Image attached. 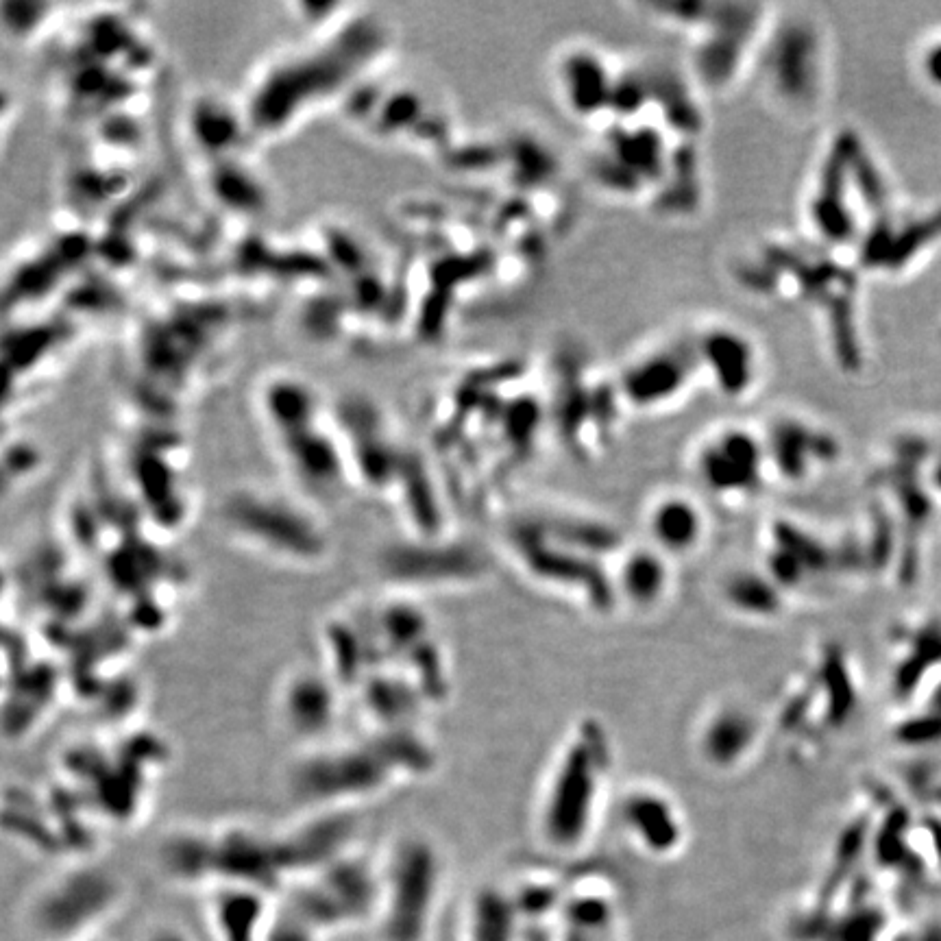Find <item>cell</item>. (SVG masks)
Wrapping results in <instances>:
<instances>
[{
    "label": "cell",
    "instance_id": "25",
    "mask_svg": "<svg viewBox=\"0 0 941 941\" xmlns=\"http://www.w3.org/2000/svg\"><path fill=\"white\" fill-rule=\"evenodd\" d=\"M935 708H937V713H941V687H939V691L935 693Z\"/></svg>",
    "mask_w": 941,
    "mask_h": 941
},
{
    "label": "cell",
    "instance_id": "15",
    "mask_svg": "<svg viewBox=\"0 0 941 941\" xmlns=\"http://www.w3.org/2000/svg\"><path fill=\"white\" fill-rule=\"evenodd\" d=\"M650 532L654 543L667 554H687L702 539V512L687 497H661L650 512Z\"/></svg>",
    "mask_w": 941,
    "mask_h": 941
},
{
    "label": "cell",
    "instance_id": "26",
    "mask_svg": "<svg viewBox=\"0 0 941 941\" xmlns=\"http://www.w3.org/2000/svg\"><path fill=\"white\" fill-rule=\"evenodd\" d=\"M530 941H547V939H545L543 935H539V933H536V935H530Z\"/></svg>",
    "mask_w": 941,
    "mask_h": 941
},
{
    "label": "cell",
    "instance_id": "10",
    "mask_svg": "<svg viewBox=\"0 0 941 941\" xmlns=\"http://www.w3.org/2000/svg\"><path fill=\"white\" fill-rule=\"evenodd\" d=\"M695 351L721 393L739 397L754 386L756 353L752 342L735 329H711L700 345L695 342Z\"/></svg>",
    "mask_w": 941,
    "mask_h": 941
},
{
    "label": "cell",
    "instance_id": "3",
    "mask_svg": "<svg viewBox=\"0 0 941 941\" xmlns=\"http://www.w3.org/2000/svg\"><path fill=\"white\" fill-rule=\"evenodd\" d=\"M125 887L101 867H75L33 896L29 922L44 941H83L120 907Z\"/></svg>",
    "mask_w": 941,
    "mask_h": 941
},
{
    "label": "cell",
    "instance_id": "1",
    "mask_svg": "<svg viewBox=\"0 0 941 941\" xmlns=\"http://www.w3.org/2000/svg\"><path fill=\"white\" fill-rule=\"evenodd\" d=\"M231 543L286 569H319L332 554V534L308 499L268 486H244L221 506Z\"/></svg>",
    "mask_w": 941,
    "mask_h": 941
},
{
    "label": "cell",
    "instance_id": "8",
    "mask_svg": "<svg viewBox=\"0 0 941 941\" xmlns=\"http://www.w3.org/2000/svg\"><path fill=\"white\" fill-rule=\"evenodd\" d=\"M691 362H698L695 347L658 349L628 366L621 377V393L626 403L637 408H656L682 393Z\"/></svg>",
    "mask_w": 941,
    "mask_h": 941
},
{
    "label": "cell",
    "instance_id": "19",
    "mask_svg": "<svg viewBox=\"0 0 941 941\" xmlns=\"http://www.w3.org/2000/svg\"><path fill=\"white\" fill-rule=\"evenodd\" d=\"M907 820H909L907 815H904L902 811H896L894 815L889 817V822L883 828L881 837H878L876 852H878V859H881L883 865H896L904 859V846H902L900 835H902Z\"/></svg>",
    "mask_w": 941,
    "mask_h": 941
},
{
    "label": "cell",
    "instance_id": "18",
    "mask_svg": "<svg viewBox=\"0 0 941 941\" xmlns=\"http://www.w3.org/2000/svg\"><path fill=\"white\" fill-rule=\"evenodd\" d=\"M726 597L732 606L745 610V613L772 615L780 608V597L776 595L774 586L756 573H737L735 578H730Z\"/></svg>",
    "mask_w": 941,
    "mask_h": 941
},
{
    "label": "cell",
    "instance_id": "11",
    "mask_svg": "<svg viewBox=\"0 0 941 941\" xmlns=\"http://www.w3.org/2000/svg\"><path fill=\"white\" fill-rule=\"evenodd\" d=\"M621 820L632 830L634 839L650 852H671L682 841L680 815L661 793L647 789L630 793L623 798Z\"/></svg>",
    "mask_w": 941,
    "mask_h": 941
},
{
    "label": "cell",
    "instance_id": "23",
    "mask_svg": "<svg viewBox=\"0 0 941 941\" xmlns=\"http://www.w3.org/2000/svg\"><path fill=\"white\" fill-rule=\"evenodd\" d=\"M926 826H928V833H931V837H933V846H935L937 857H939V861H941V820H935V817H928Z\"/></svg>",
    "mask_w": 941,
    "mask_h": 941
},
{
    "label": "cell",
    "instance_id": "20",
    "mask_svg": "<svg viewBox=\"0 0 941 941\" xmlns=\"http://www.w3.org/2000/svg\"><path fill=\"white\" fill-rule=\"evenodd\" d=\"M608 918H610L608 904L597 898H582L569 907V922L578 933L606 926Z\"/></svg>",
    "mask_w": 941,
    "mask_h": 941
},
{
    "label": "cell",
    "instance_id": "13",
    "mask_svg": "<svg viewBox=\"0 0 941 941\" xmlns=\"http://www.w3.org/2000/svg\"><path fill=\"white\" fill-rule=\"evenodd\" d=\"M266 894L255 889L218 887L212 904V922L218 941H264L268 933Z\"/></svg>",
    "mask_w": 941,
    "mask_h": 941
},
{
    "label": "cell",
    "instance_id": "9",
    "mask_svg": "<svg viewBox=\"0 0 941 941\" xmlns=\"http://www.w3.org/2000/svg\"><path fill=\"white\" fill-rule=\"evenodd\" d=\"M562 99L573 114L591 118L610 109L617 101L619 81L610 75L608 66L591 51H573L562 59L558 70Z\"/></svg>",
    "mask_w": 941,
    "mask_h": 941
},
{
    "label": "cell",
    "instance_id": "7",
    "mask_svg": "<svg viewBox=\"0 0 941 941\" xmlns=\"http://www.w3.org/2000/svg\"><path fill=\"white\" fill-rule=\"evenodd\" d=\"M767 467L765 443L737 427L713 434L698 456L700 478L717 495H752Z\"/></svg>",
    "mask_w": 941,
    "mask_h": 941
},
{
    "label": "cell",
    "instance_id": "12",
    "mask_svg": "<svg viewBox=\"0 0 941 941\" xmlns=\"http://www.w3.org/2000/svg\"><path fill=\"white\" fill-rule=\"evenodd\" d=\"M767 449V462L778 469L782 478L804 480L811 471V460H826L835 456V443L828 436L815 432L806 423L785 419L774 427Z\"/></svg>",
    "mask_w": 941,
    "mask_h": 941
},
{
    "label": "cell",
    "instance_id": "5",
    "mask_svg": "<svg viewBox=\"0 0 941 941\" xmlns=\"http://www.w3.org/2000/svg\"><path fill=\"white\" fill-rule=\"evenodd\" d=\"M484 562L471 547L414 536L388 543L377 554V573L393 595H414L430 586L471 582L482 576Z\"/></svg>",
    "mask_w": 941,
    "mask_h": 941
},
{
    "label": "cell",
    "instance_id": "16",
    "mask_svg": "<svg viewBox=\"0 0 941 941\" xmlns=\"http://www.w3.org/2000/svg\"><path fill=\"white\" fill-rule=\"evenodd\" d=\"M667 576V565L661 556L650 552V549H639V552L623 558L619 569V589L634 606L647 608L661 602L667 591Z\"/></svg>",
    "mask_w": 941,
    "mask_h": 941
},
{
    "label": "cell",
    "instance_id": "4",
    "mask_svg": "<svg viewBox=\"0 0 941 941\" xmlns=\"http://www.w3.org/2000/svg\"><path fill=\"white\" fill-rule=\"evenodd\" d=\"M606 765L602 732L595 726L580 728L556 767L543 809L545 837L556 848H573L584 839Z\"/></svg>",
    "mask_w": 941,
    "mask_h": 941
},
{
    "label": "cell",
    "instance_id": "17",
    "mask_svg": "<svg viewBox=\"0 0 941 941\" xmlns=\"http://www.w3.org/2000/svg\"><path fill=\"white\" fill-rule=\"evenodd\" d=\"M512 904L497 891H484L473 907V941H512Z\"/></svg>",
    "mask_w": 941,
    "mask_h": 941
},
{
    "label": "cell",
    "instance_id": "21",
    "mask_svg": "<svg viewBox=\"0 0 941 941\" xmlns=\"http://www.w3.org/2000/svg\"><path fill=\"white\" fill-rule=\"evenodd\" d=\"M898 737L904 743H931L941 739V713L907 721V724L900 726Z\"/></svg>",
    "mask_w": 941,
    "mask_h": 941
},
{
    "label": "cell",
    "instance_id": "24",
    "mask_svg": "<svg viewBox=\"0 0 941 941\" xmlns=\"http://www.w3.org/2000/svg\"><path fill=\"white\" fill-rule=\"evenodd\" d=\"M922 941H941V931H933V933H928L926 939Z\"/></svg>",
    "mask_w": 941,
    "mask_h": 941
},
{
    "label": "cell",
    "instance_id": "27",
    "mask_svg": "<svg viewBox=\"0 0 941 941\" xmlns=\"http://www.w3.org/2000/svg\"><path fill=\"white\" fill-rule=\"evenodd\" d=\"M937 482H939V486H941V469H939V475H937Z\"/></svg>",
    "mask_w": 941,
    "mask_h": 941
},
{
    "label": "cell",
    "instance_id": "28",
    "mask_svg": "<svg viewBox=\"0 0 941 941\" xmlns=\"http://www.w3.org/2000/svg\"><path fill=\"white\" fill-rule=\"evenodd\" d=\"M937 800H939V804H941V789L937 791Z\"/></svg>",
    "mask_w": 941,
    "mask_h": 941
},
{
    "label": "cell",
    "instance_id": "22",
    "mask_svg": "<svg viewBox=\"0 0 941 941\" xmlns=\"http://www.w3.org/2000/svg\"><path fill=\"white\" fill-rule=\"evenodd\" d=\"M881 928V918L876 913H861L850 924L843 926L841 941H872Z\"/></svg>",
    "mask_w": 941,
    "mask_h": 941
},
{
    "label": "cell",
    "instance_id": "6",
    "mask_svg": "<svg viewBox=\"0 0 941 941\" xmlns=\"http://www.w3.org/2000/svg\"><path fill=\"white\" fill-rule=\"evenodd\" d=\"M340 684L329 671L292 669L281 678L275 695V711L292 737H303V748L329 741L327 732L336 726Z\"/></svg>",
    "mask_w": 941,
    "mask_h": 941
},
{
    "label": "cell",
    "instance_id": "2",
    "mask_svg": "<svg viewBox=\"0 0 941 941\" xmlns=\"http://www.w3.org/2000/svg\"><path fill=\"white\" fill-rule=\"evenodd\" d=\"M441 876V854L421 833L399 835L382 852L375 922L384 941H425Z\"/></svg>",
    "mask_w": 941,
    "mask_h": 941
},
{
    "label": "cell",
    "instance_id": "14",
    "mask_svg": "<svg viewBox=\"0 0 941 941\" xmlns=\"http://www.w3.org/2000/svg\"><path fill=\"white\" fill-rule=\"evenodd\" d=\"M756 737H759V724L748 711L739 706L719 708L706 721L702 750L708 761L726 767L741 761L752 750Z\"/></svg>",
    "mask_w": 941,
    "mask_h": 941
}]
</instances>
